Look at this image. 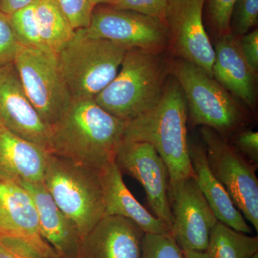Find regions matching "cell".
<instances>
[{
  "instance_id": "29",
  "label": "cell",
  "mask_w": 258,
  "mask_h": 258,
  "mask_svg": "<svg viewBox=\"0 0 258 258\" xmlns=\"http://www.w3.org/2000/svg\"><path fill=\"white\" fill-rule=\"evenodd\" d=\"M171 0H115L111 6L164 20Z\"/></svg>"
},
{
  "instance_id": "14",
  "label": "cell",
  "mask_w": 258,
  "mask_h": 258,
  "mask_svg": "<svg viewBox=\"0 0 258 258\" xmlns=\"http://www.w3.org/2000/svg\"><path fill=\"white\" fill-rule=\"evenodd\" d=\"M0 236L23 239L50 257L58 258L40 233L32 195L17 183L0 181Z\"/></svg>"
},
{
  "instance_id": "26",
  "label": "cell",
  "mask_w": 258,
  "mask_h": 258,
  "mask_svg": "<svg viewBox=\"0 0 258 258\" xmlns=\"http://www.w3.org/2000/svg\"><path fill=\"white\" fill-rule=\"evenodd\" d=\"M20 45L10 15L0 10V66L14 63Z\"/></svg>"
},
{
  "instance_id": "25",
  "label": "cell",
  "mask_w": 258,
  "mask_h": 258,
  "mask_svg": "<svg viewBox=\"0 0 258 258\" xmlns=\"http://www.w3.org/2000/svg\"><path fill=\"white\" fill-rule=\"evenodd\" d=\"M75 30L87 28L95 7L89 0H55Z\"/></svg>"
},
{
  "instance_id": "11",
  "label": "cell",
  "mask_w": 258,
  "mask_h": 258,
  "mask_svg": "<svg viewBox=\"0 0 258 258\" xmlns=\"http://www.w3.org/2000/svg\"><path fill=\"white\" fill-rule=\"evenodd\" d=\"M115 163L122 174L132 176L142 185L153 215L171 232L173 217L169 198V173L155 148L147 142L122 141Z\"/></svg>"
},
{
  "instance_id": "15",
  "label": "cell",
  "mask_w": 258,
  "mask_h": 258,
  "mask_svg": "<svg viewBox=\"0 0 258 258\" xmlns=\"http://www.w3.org/2000/svg\"><path fill=\"white\" fill-rule=\"evenodd\" d=\"M144 234L128 219L103 217L83 239L79 258H142Z\"/></svg>"
},
{
  "instance_id": "4",
  "label": "cell",
  "mask_w": 258,
  "mask_h": 258,
  "mask_svg": "<svg viewBox=\"0 0 258 258\" xmlns=\"http://www.w3.org/2000/svg\"><path fill=\"white\" fill-rule=\"evenodd\" d=\"M169 74L181 87L191 125L208 127L226 139L244 128L243 107L201 68L177 58L169 64Z\"/></svg>"
},
{
  "instance_id": "23",
  "label": "cell",
  "mask_w": 258,
  "mask_h": 258,
  "mask_svg": "<svg viewBox=\"0 0 258 258\" xmlns=\"http://www.w3.org/2000/svg\"><path fill=\"white\" fill-rule=\"evenodd\" d=\"M36 3L15 12L10 15V18L20 45L30 48L49 51L43 45L40 37L35 13Z\"/></svg>"
},
{
  "instance_id": "2",
  "label": "cell",
  "mask_w": 258,
  "mask_h": 258,
  "mask_svg": "<svg viewBox=\"0 0 258 258\" xmlns=\"http://www.w3.org/2000/svg\"><path fill=\"white\" fill-rule=\"evenodd\" d=\"M188 110L181 87L171 76L150 110L126 121L123 141L152 144L167 168L169 185L195 176L187 138Z\"/></svg>"
},
{
  "instance_id": "32",
  "label": "cell",
  "mask_w": 258,
  "mask_h": 258,
  "mask_svg": "<svg viewBox=\"0 0 258 258\" xmlns=\"http://www.w3.org/2000/svg\"><path fill=\"white\" fill-rule=\"evenodd\" d=\"M38 1L40 0H0V10L6 14L11 15Z\"/></svg>"
},
{
  "instance_id": "22",
  "label": "cell",
  "mask_w": 258,
  "mask_h": 258,
  "mask_svg": "<svg viewBox=\"0 0 258 258\" xmlns=\"http://www.w3.org/2000/svg\"><path fill=\"white\" fill-rule=\"evenodd\" d=\"M206 252L210 258H252L258 253V237L218 221L212 231Z\"/></svg>"
},
{
  "instance_id": "1",
  "label": "cell",
  "mask_w": 258,
  "mask_h": 258,
  "mask_svg": "<svg viewBox=\"0 0 258 258\" xmlns=\"http://www.w3.org/2000/svg\"><path fill=\"white\" fill-rule=\"evenodd\" d=\"M125 124L94 98H72L50 127L49 152L100 171L114 162Z\"/></svg>"
},
{
  "instance_id": "37",
  "label": "cell",
  "mask_w": 258,
  "mask_h": 258,
  "mask_svg": "<svg viewBox=\"0 0 258 258\" xmlns=\"http://www.w3.org/2000/svg\"><path fill=\"white\" fill-rule=\"evenodd\" d=\"M3 125V123H2L1 119H0V125Z\"/></svg>"
},
{
  "instance_id": "6",
  "label": "cell",
  "mask_w": 258,
  "mask_h": 258,
  "mask_svg": "<svg viewBox=\"0 0 258 258\" xmlns=\"http://www.w3.org/2000/svg\"><path fill=\"white\" fill-rule=\"evenodd\" d=\"M128 49L76 30L57 55L61 74L72 98H94L114 79Z\"/></svg>"
},
{
  "instance_id": "36",
  "label": "cell",
  "mask_w": 258,
  "mask_h": 258,
  "mask_svg": "<svg viewBox=\"0 0 258 258\" xmlns=\"http://www.w3.org/2000/svg\"><path fill=\"white\" fill-rule=\"evenodd\" d=\"M252 258H258V253L254 254V257Z\"/></svg>"
},
{
  "instance_id": "18",
  "label": "cell",
  "mask_w": 258,
  "mask_h": 258,
  "mask_svg": "<svg viewBox=\"0 0 258 258\" xmlns=\"http://www.w3.org/2000/svg\"><path fill=\"white\" fill-rule=\"evenodd\" d=\"M105 216H118L134 222L145 234L171 235L161 220L148 211L125 186L122 173L114 162L100 171Z\"/></svg>"
},
{
  "instance_id": "17",
  "label": "cell",
  "mask_w": 258,
  "mask_h": 258,
  "mask_svg": "<svg viewBox=\"0 0 258 258\" xmlns=\"http://www.w3.org/2000/svg\"><path fill=\"white\" fill-rule=\"evenodd\" d=\"M38 213L40 233L58 258H79L83 239L74 222L57 207L43 182H23Z\"/></svg>"
},
{
  "instance_id": "10",
  "label": "cell",
  "mask_w": 258,
  "mask_h": 258,
  "mask_svg": "<svg viewBox=\"0 0 258 258\" xmlns=\"http://www.w3.org/2000/svg\"><path fill=\"white\" fill-rule=\"evenodd\" d=\"M171 235L184 252H206L218 220L200 191L195 176L169 185Z\"/></svg>"
},
{
  "instance_id": "30",
  "label": "cell",
  "mask_w": 258,
  "mask_h": 258,
  "mask_svg": "<svg viewBox=\"0 0 258 258\" xmlns=\"http://www.w3.org/2000/svg\"><path fill=\"white\" fill-rule=\"evenodd\" d=\"M241 155L258 166V133L242 128L227 139Z\"/></svg>"
},
{
  "instance_id": "8",
  "label": "cell",
  "mask_w": 258,
  "mask_h": 258,
  "mask_svg": "<svg viewBox=\"0 0 258 258\" xmlns=\"http://www.w3.org/2000/svg\"><path fill=\"white\" fill-rule=\"evenodd\" d=\"M13 64L29 99L50 130L72 98L57 55L20 45Z\"/></svg>"
},
{
  "instance_id": "20",
  "label": "cell",
  "mask_w": 258,
  "mask_h": 258,
  "mask_svg": "<svg viewBox=\"0 0 258 258\" xmlns=\"http://www.w3.org/2000/svg\"><path fill=\"white\" fill-rule=\"evenodd\" d=\"M189 149L195 179L218 221L238 232L252 234L248 222L210 169L203 144L189 142Z\"/></svg>"
},
{
  "instance_id": "21",
  "label": "cell",
  "mask_w": 258,
  "mask_h": 258,
  "mask_svg": "<svg viewBox=\"0 0 258 258\" xmlns=\"http://www.w3.org/2000/svg\"><path fill=\"white\" fill-rule=\"evenodd\" d=\"M39 31L47 50L57 54L74 37L71 26L55 0H40L35 5Z\"/></svg>"
},
{
  "instance_id": "31",
  "label": "cell",
  "mask_w": 258,
  "mask_h": 258,
  "mask_svg": "<svg viewBox=\"0 0 258 258\" xmlns=\"http://www.w3.org/2000/svg\"><path fill=\"white\" fill-rule=\"evenodd\" d=\"M241 52L251 70L257 75L258 71V30L239 37Z\"/></svg>"
},
{
  "instance_id": "5",
  "label": "cell",
  "mask_w": 258,
  "mask_h": 258,
  "mask_svg": "<svg viewBox=\"0 0 258 258\" xmlns=\"http://www.w3.org/2000/svg\"><path fill=\"white\" fill-rule=\"evenodd\" d=\"M100 171L49 153L43 184L82 239L105 217Z\"/></svg>"
},
{
  "instance_id": "19",
  "label": "cell",
  "mask_w": 258,
  "mask_h": 258,
  "mask_svg": "<svg viewBox=\"0 0 258 258\" xmlns=\"http://www.w3.org/2000/svg\"><path fill=\"white\" fill-rule=\"evenodd\" d=\"M48 154L0 125V181L43 182Z\"/></svg>"
},
{
  "instance_id": "24",
  "label": "cell",
  "mask_w": 258,
  "mask_h": 258,
  "mask_svg": "<svg viewBox=\"0 0 258 258\" xmlns=\"http://www.w3.org/2000/svg\"><path fill=\"white\" fill-rule=\"evenodd\" d=\"M142 258H185V256L184 251L169 234H144Z\"/></svg>"
},
{
  "instance_id": "27",
  "label": "cell",
  "mask_w": 258,
  "mask_h": 258,
  "mask_svg": "<svg viewBox=\"0 0 258 258\" xmlns=\"http://www.w3.org/2000/svg\"><path fill=\"white\" fill-rule=\"evenodd\" d=\"M237 0H208L210 22L218 36L231 32V20Z\"/></svg>"
},
{
  "instance_id": "16",
  "label": "cell",
  "mask_w": 258,
  "mask_h": 258,
  "mask_svg": "<svg viewBox=\"0 0 258 258\" xmlns=\"http://www.w3.org/2000/svg\"><path fill=\"white\" fill-rule=\"evenodd\" d=\"M214 50V79L236 100L254 111L257 103V75L244 60L239 37L232 32L219 36Z\"/></svg>"
},
{
  "instance_id": "33",
  "label": "cell",
  "mask_w": 258,
  "mask_h": 258,
  "mask_svg": "<svg viewBox=\"0 0 258 258\" xmlns=\"http://www.w3.org/2000/svg\"><path fill=\"white\" fill-rule=\"evenodd\" d=\"M0 258H26L0 242Z\"/></svg>"
},
{
  "instance_id": "7",
  "label": "cell",
  "mask_w": 258,
  "mask_h": 258,
  "mask_svg": "<svg viewBox=\"0 0 258 258\" xmlns=\"http://www.w3.org/2000/svg\"><path fill=\"white\" fill-rule=\"evenodd\" d=\"M200 133L212 173L223 185L236 208L257 232V165L241 155L227 139L213 129L203 126Z\"/></svg>"
},
{
  "instance_id": "13",
  "label": "cell",
  "mask_w": 258,
  "mask_h": 258,
  "mask_svg": "<svg viewBox=\"0 0 258 258\" xmlns=\"http://www.w3.org/2000/svg\"><path fill=\"white\" fill-rule=\"evenodd\" d=\"M0 119L12 133L49 152L50 128L29 99L13 63L0 66Z\"/></svg>"
},
{
  "instance_id": "34",
  "label": "cell",
  "mask_w": 258,
  "mask_h": 258,
  "mask_svg": "<svg viewBox=\"0 0 258 258\" xmlns=\"http://www.w3.org/2000/svg\"><path fill=\"white\" fill-rule=\"evenodd\" d=\"M185 258H210L206 252H194L186 251L184 252Z\"/></svg>"
},
{
  "instance_id": "3",
  "label": "cell",
  "mask_w": 258,
  "mask_h": 258,
  "mask_svg": "<svg viewBox=\"0 0 258 258\" xmlns=\"http://www.w3.org/2000/svg\"><path fill=\"white\" fill-rule=\"evenodd\" d=\"M162 53L128 49L114 79L95 101L125 121L150 110L160 99L169 72Z\"/></svg>"
},
{
  "instance_id": "28",
  "label": "cell",
  "mask_w": 258,
  "mask_h": 258,
  "mask_svg": "<svg viewBox=\"0 0 258 258\" xmlns=\"http://www.w3.org/2000/svg\"><path fill=\"white\" fill-rule=\"evenodd\" d=\"M234 33L241 37L249 32L257 23L258 0H237L234 11Z\"/></svg>"
},
{
  "instance_id": "9",
  "label": "cell",
  "mask_w": 258,
  "mask_h": 258,
  "mask_svg": "<svg viewBox=\"0 0 258 258\" xmlns=\"http://www.w3.org/2000/svg\"><path fill=\"white\" fill-rule=\"evenodd\" d=\"M82 30L88 36L109 40L128 50L163 52L169 47L164 20L111 5L94 8L91 23Z\"/></svg>"
},
{
  "instance_id": "35",
  "label": "cell",
  "mask_w": 258,
  "mask_h": 258,
  "mask_svg": "<svg viewBox=\"0 0 258 258\" xmlns=\"http://www.w3.org/2000/svg\"><path fill=\"white\" fill-rule=\"evenodd\" d=\"M89 1L96 8L99 5H113L115 0H89Z\"/></svg>"
},
{
  "instance_id": "12",
  "label": "cell",
  "mask_w": 258,
  "mask_h": 258,
  "mask_svg": "<svg viewBox=\"0 0 258 258\" xmlns=\"http://www.w3.org/2000/svg\"><path fill=\"white\" fill-rule=\"evenodd\" d=\"M206 0H171L164 22L169 48L177 58L196 64L212 76L215 50L203 23Z\"/></svg>"
}]
</instances>
